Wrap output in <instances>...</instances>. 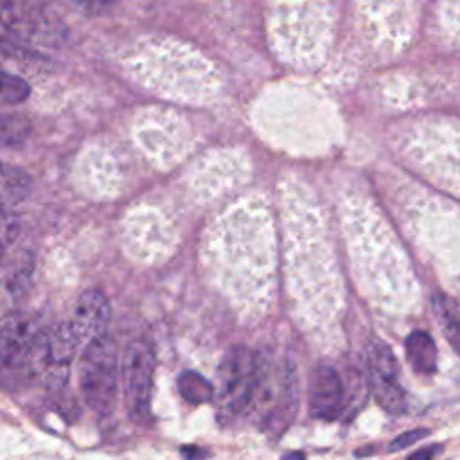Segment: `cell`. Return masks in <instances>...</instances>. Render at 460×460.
<instances>
[{"label": "cell", "mask_w": 460, "mask_h": 460, "mask_svg": "<svg viewBox=\"0 0 460 460\" xmlns=\"http://www.w3.org/2000/svg\"><path fill=\"white\" fill-rule=\"evenodd\" d=\"M119 374V353L110 335L96 338L82 349L80 389L85 403L96 414L108 416L115 408Z\"/></svg>", "instance_id": "6da1fadb"}, {"label": "cell", "mask_w": 460, "mask_h": 460, "mask_svg": "<svg viewBox=\"0 0 460 460\" xmlns=\"http://www.w3.org/2000/svg\"><path fill=\"white\" fill-rule=\"evenodd\" d=\"M0 28L26 47L58 49L68 38V28L45 0H0Z\"/></svg>", "instance_id": "7a4b0ae2"}, {"label": "cell", "mask_w": 460, "mask_h": 460, "mask_svg": "<svg viewBox=\"0 0 460 460\" xmlns=\"http://www.w3.org/2000/svg\"><path fill=\"white\" fill-rule=\"evenodd\" d=\"M259 354L236 345L228 349L219 370L216 389V412L219 423H228L252 407L259 381Z\"/></svg>", "instance_id": "3957f363"}, {"label": "cell", "mask_w": 460, "mask_h": 460, "mask_svg": "<svg viewBox=\"0 0 460 460\" xmlns=\"http://www.w3.org/2000/svg\"><path fill=\"white\" fill-rule=\"evenodd\" d=\"M155 365V349L147 340L137 338L128 344L121 363L123 398L130 417L139 424L147 423L151 417Z\"/></svg>", "instance_id": "277c9868"}, {"label": "cell", "mask_w": 460, "mask_h": 460, "mask_svg": "<svg viewBox=\"0 0 460 460\" xmlns=\"http://www.w3.org/2000/svg\"><path fill=\"white\" fill-rule=\"evenodd\" d=\"M259 381L252 407L270 428H284L297 408V381L289 365L282 369L261 358Z\"/></svg>", "instance_id": "5b68a950"}, {"label": "cell", "mask_w": 460, "mask_h": 460, "mask_svg": "<svg viewBox=\"0 0 460 460\" xmlns=\"http://www.w3.org/2000/svg\"><path fill=\"white\" fill-rule=\"evenodd\" d=\"M42 328L29 317H13L0 329V374H33Z\"/></svg>", "instance_id": "8992f818"}, {"label": "cell", "mask_w": 460, "mask_h": 460, "mask_svg": "<svg viewBox=\"0 0 460 460\" xmlns=\"http://www.w3.org/2000/svg\"><path fill=\"white\" fill-rule=\"evenodd\" d=\"M308 408L312 417L337 421L345 408V385L342 376L329 365L313 370L308 389Z\"/></svg>", "instance_id": "52a82bcc"}, {"label": "cell", "mask_w": 460, "mask_h": 460, "mask_svg": "<svg viewBox=\"0 0 460 460\" xmlns=\"http://www.w3.org/2000/svg\"><path fill=\"white\" fill-rule=\"evenodd\" d=\"M70 326L82 340L85 347L89 342L108 335V322H110V302L107 295L99 289L85 291L78 302H75Z\"/></svg>", "instance_id": "ba28073f"}, {"label": "cell", "mask_w": 460, "mask_h": 460, "mask_svg": "<svg viewBox=\"0 0 460 460\" xmlns=\"http://www.w3.org/2000/svg\"><path fill=\"white\" fill-rule=\"evenodd\" d=\"M369 381L372 394L383 410L393 416L407 412V396L400 383V374L369 369Z\"/></svg>", "instance_id": "9c48e42d"}, {"label": "cell", "mask_w": 460, "mask_h": 460, "mask_svg": "<svg viewBox=\"0 0 460 460\" xmlns=\"http://www.w3.org/2000/svg\"><path fill=\"white\" fill-rule=\"evenodd\" d=\"M405 353L410 367L417 374H435L437 370V345L430 333L412 331L405 340Z\"/></svg>", "instance_id": "30bf717a"}, {"label": "cell", "mask_w": 460, "mask_h": 460, "mask_svg": "<svg viewBox=\"0 0 460 460\" xmlns=\"http://www.w3.org/2000/svg\"><path fill=\"white\" fill-rule=\"evenodd\" d=\"M432 312L444 338L460 354V305L451 297L437 293L432 297Z\"/></svg>", "instance_id": "8fae6325"}, {"label": "cell", "mask_w": 460, "mask_h": 460, "mask_svg": "<svg viewBox=\"0 0 460 460\" xmlns=\"http://www.w3.org/2000/svg\"><path fill=\"white\" fill-rule=\"evenodd\" d=\"M178 391L182 398L193 405H203L214 400L212 385L198 372H184L178 377Z\"/></svg>", "instance_id": "7c38bea8"}, {"label": "cell", "mask_w": 460, "mask_h": 460, "mask_svg": "<svg viewBox=\"0 0 460 460\" xmlns=\"http://www.w3.org/2000/svg\"><path fill=\"white\" fill-rule=\"evenodd\" d=\"M31 135V123L19 114L0 112V146H20Z\"/></svg>", "instance_id": "4fadbf2b"}, {"label": "cell", "mask_w": 460, "mask_h": 460, "mask_svg": "<svg viewBox=\"0 0 460 460\" xmlns=\"http://www.w3.org/2000/svg\"><path fill=\"white\" fill-rule=\"evenodd\" d=\"M31 94L29 83L22 78V75L0 70V105H22Z\"/></svg>", "instance_id": "5bb4252c"}, {"label": "cell", "mask_w": 460, "mask_h": 460, "mask_svg": "<svg viewBox=\"0 0 460 460\" xmlns=\"http://www.w3.org/2000/svg\"><path fill=\"white\" fill-rule=\"evenodd\" d=\"M430 432L426 428H416V430H408V432H403L401 435H398L391 444H389V451L391 453H396L403 448H408L412 444H416L417 440L424 439Z\"/></svg>", "instance_id": "9a60e30c"}, {"label": "cell", "mask_w": 460, "mask_h": 460, "mask_svg": "<svg viewBox=\"0 0 460 460\" xmlns=\"http://www.w3.org/2000/svg\"><path fill=\"white\" fill-rule=\"evenodd\" d=\"M12 228H13L12 216H10L4 202L0 200V242L8 243V238L12 236Z\"/></svg>", "instance_id": "2e32d148"}, {"label": "cell", "mask_w": 460, "mask_h": 460, "mask_svg": "<svg viewBox=\"0 0 460 460\" xmlns=\"http://www.w3.org/2000/svg\"><path fill=\"white\" fill-rule=\"evenodd\" d=\"M442 448L439 444H433V446H426V448H421L417 451H414L407 460H435L437 455H440Z\"/></svg>", "instance_id": "e0dca14e"}, {"label": "cell", "mask_w": 460, "mask_h": 460, "mask_svg": "<svg viewBox=\"0 0 460 460\" xmlns=\"http://www.w3.org/2000/svg\"><path fill=\"white\" fill-rule=\"evenodd\" d=\"M72 3L80 4L87 10H92V12H105L115 3V0H72Z\"/></svg>", "instance_id": "ac0fdd59"}, {"label": "cell", "mask_w": 460, "mask_h": 460, "mask_svg": "<svg viewBox=\"0 0 460 460\" xmlns=\"http://www.w3.org/2000/svg\"><path fill=\"white\" fill-rule=\"evenodd\" d=\"M4 249H6V243L0 242V265H3V258H4Z\"/></svg>", "instance_id": "d6986e66"}, {"label": "cell", "mask_w": 460, "mask_h": 460, "mask_svg": "<svg viewBox=\"0 0 460 460\" xmlns=\"http://www.w3.org/2000/svg\"><path fill=\"white\" fill-rule=\"evenodd\" d=\"M0 171H3V164H0Z\"/></svg>", "instance_id": "ffe728a7"}]
</instances>
